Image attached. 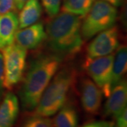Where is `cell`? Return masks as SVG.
<instances>
[{
    "label": "cell",
    "mask_w": 127,
    "mask_h": 127,
    "mask_svg": "<svg viewBox=\"0 0 127 127\" xmlns=\"http://www.w3.org/2000/svg\"><path fill=\"white\" fill-rule=\"evenodd\" d=\"M102 93L90 78H84L81 83V103L83 109L90 114H97L100 109Z\"/></svg>",
    "instance_id": "9c48e42d"
},
{
    "label": "cell",
    "mask_w": 127,
    "mask_h": 127,
    "mask_svg": "<svg viewBox=\"0 0 127 127\" xmlns=\"http://www.w3.org/2000/svg\"><path fill=\"white\" fill-rule=\"evenodd\" d=\"M103 1L108 2L110 4L113 5L115 7L121 6L123 3V1H124V0H103Z\"/></svg>",
    "instance_id": "603a6c76"
},
{
    "label": "cell",
    "mask_w": 127,
    "mask_h": 127,
    "mask_svg": "<svg viewBox=\"0 0 127 127\" xmlns=\"http://www.w3.org/2000/svg\"><path fill=\"white\" fill-rule=\"evenodd\" d=\"M113 62L114 55H109L93 59L87 57L84 63L85 69L92 81L99 87L106 97H109L112 91Z\"/></svg>",
    "instance_id": "8992f818"
},
{
    "label": "cell",
    "mask_w": 127,
    "mask_h": 127,
    "mask_svg": "<svg viewBox=\"0 0 127 127\" xmlns=\"http://www.w3.org/2000/svg\"><path fill=\"white\" fill-rule=\"evenodd\" d=\"M95 0H64L62 11L85 16L91 9Z\"/></svg>",
    "instance_id": "2e32d148"
},
{
    "label": "cell",
    "mask_w": 127,
    "mask_h": 127,
    "mask_svg": "<svg viewBox=\"0 0 127 127\" xmlns=\"http://www.w3.org/2000/svg\"><path fill=\"white\" fill-rule=\"evenodd\" d=\"M18 29V18L14 12L0 15V50L14 43Z\"/></svg>",
    "instance_id": "8fae6325"
},
{
    "label": "cell",
    "mask_w": 127,
    "mask_h": 127,
    "mask_svg": "<svg viewBox=\"0 0 127 127\" xmlns=\"http://www.w3.org/2000/svg\"><path fill=\"white\" fill-rule=\"evenodd\" d=\"M119 45V31L117 26L99 32L87 47V57L97 58L111 55Z\"/></svg>",
    "instance_id": "52a82bcc"
},
{
    "label": "cell",
    "mask_w": 127,
    "mask_h": 127,
    "mask_svg": "<svg viewBox=\"0 0 127 127\" xmlns=\"http://www.w3.org/2000/svg\"><path fill=\"white\" fill-rule=\"evenodd\" d=\"M1 50L4 66V87L11 89L22 78L26 63L27 50L17 43H13Z\"/></svg>",
    "instance_id": "5b68a950"
},
{
    "label": "cell",
    "mask_w": 127,
    "mask_h": 127,
    "mask_svg": "<svg viewBox=\"0 0 127 127\" xmlns=\"http://www.w3.org/2000/svg\"><path fill=\"white\" fill-rule=\"evenodd\" d=\"M46 37L47 35L43 24L37 23L17 31L15 40L25 49L33 50L40 45Z\"/></svg>",
    "instance_id": "ba28073f"
},
{
    "label": "cell",
    "mask_w": 127,
    "mask_h": 127,
    "mask_svg": "<svg viewBox=\"0 0 127 127\" xmlns=\"http://www.w3.org/2000/svg\"><path fill=\"white\" fill-rule=\"evenodd\" d=\"M127 68V47L122 46L117 49L115 56H114L112 76L111 82L112 90L118 83L122 81L126 74Z\"/></svg>",
    "instance_id": "5bb4252c"
},
{
    "label": "cell",
    "mask_w": 127,
    "mask_h": 127,
    "mask_svg": "<svg viewBox=\"0 0 127 127\" xmlns=\"http://www.w3.org/2000/svg\"><path fill=\"white\" fill-rule=\"evenodd\" d=\"M52 18L46 28L50 49L61 57L78 53L83 45L81 17L62 11Z\"/></svg>",
    "instance_id": "7a4b0ae2"
},
{
    "label": "cell",
    "mask_w": 127,
    "mask_h": 127,
    "mask_svg": "<svg viewBox=\"0 0 127 127\" xmlns=\"http://www.w3.org/2000/svg\"><path fill=\"white\" fill-rule=\"evenodd\" d=\"M74 78L73 68H64L55 75L41 96L34 114L49 117L57 113L66 104Z\"/></svg>",
    "instance_id": "3957f363"
},
{
    "label": "cell",
    "mask_w": 127,
    "mask_h": 127,
    "mask_svg": "<svg viewBox=\"0 0 127 127\" xmlns=\"http://www.w3.org/2000/svg\"><path fill=\"white\" fill-rule=\"evenodd\" d=\"M4 59L2 53L0 52V96L1 95L4 90Z\"/></svg>",
    "instance_id": "44dd1931"
},
{
    "label": "cell",
    "mask_w": 127,
    "mask_h": 127,
    "mask_svg": "<svg viewBox=\"0 0 127 127\" xmlns=\"http://www.w3.org/2000/svg\"><path fill=\"white\" fill-rule=\"evenodd\" d=\"M27 1L28 0H15V3H16L18 10H21Z\"/></svg>",
    "instance_id": "cb8c5ba5"
},
{
    "label": "cell",
    "mask_w": 127,
    "mask_h": 127,
    "mask_svg": "<svg viewBox=\"0 0 127 127\" xmlns=\"http://www.w3.org/2000/svg\"><path fill=\"white\" fill-rule=\"evenodd\" d=\"M21 127H54L52 121L48 117L34 114L23 123Z\"/></svg>",
    "instance_id": "e0dca14e"
},
{
    "label": "cell",
    "mask_w": 127,
    "mask_h": 127,
    "mask_svg": "<svg viewBox=\"0 0 127 127\" xmlns=\"http://www.w3.org/2000/svg\"><path fill=\"white\" fill-rule=\"evenodd\" d=\"M83 127H116L113 123L105 122V121H97L88 123Z\"/></svg>",
    "instance_id": "7402d4cb"
},
{
    "label": "cell",
    "mask_w": 127,
    "mask_h": 127,
    "mask_svg": "<svg viewBox=\"0 0 127 127\" xmlns=\"http://www.w3.org/2000/svg\"><path fill=\"white\" fill-rule=\"evenodd\" d=\"M127 83L125 80L118 83L112 88L111 93L104 104V114L105 117H117L123 109L127 107Z\"/></svg>",
    "instance_id": "30bf717a"
},
{
    "label": "cell",
    "mask_w": 127,
    "mask_h": 127,
    "mask_svg": "<svg viewBox=\"0 0 127 127\" xmlns=\"http://www.w3.org/2000/svg\"><path fill=\"white\" fill-rule=\"evenodd\" d=\"M53 123L54 127H78V115L76 109L71 104H65L57 112Z\"/></svg>",
    "instance_id": "9a60e30c"
},
{
    "label": "cell",
    "mask_w": 127,
    "mask_h": 127,
    "mask_svg": "<svg viewBox=\"0 0 127 127\" xmlns=\"http://www.w3.org/2000/svg\"><path fill=\"white\" fill-rule=\"evenodd\" d=\"M117 127H127V109L125 107L123 111L116 117Z\"/></svg>",
    "instance_id": "ffe728a7"
},
{
    "label": "cell",
    "mask_w": 127,
    "mask_h": 127,
    "mask_svg": "<svg viewBox=\"0 0 127 127\" xmlns=\"http://www.w3.org/2000/svg\"><path fill=\"white\" fill-rule=\"evenodd\" d=\"M18 15V28L23 29L37 22L42 14V6L38 0H28Z\"/></svg>",
    "instance_id": "4fadbf2b"
},
{
    "label": "cell",
    "mask_w": 127,
    "mask_h": 127,
    "mask_svg": "<svg viewBox=\"0 0 127 127\" xmlns=\"http://www.w3.org/2000/svg\"><path fill=\"white\" fill-rule=\"evenodd\" d=\"M19 104L17 97L8 93L0 104V127H13L18 117Z\"/></svg>",
    "instance_id": "7c38bea8"
},
{
    "label": "cell",
    "mask_w": 127,
    "mask_h": 127,
    "mask_svg": "<svg viewBox=\"0 0 127 127\" xmlns=\"http://www.w3.org/2000/svg\"><path fill=\"white\" fill-rule=\"evenodd\" d=\"M57 55H41L31 64L29 70L20 91V99L24 111L36 108L41 96L62 62Z\"/></svg>",
    "instance_id": "6da1fadb"
},
{
    "label": "cell",
    "mask_w": 127,
    "mask_h": 127,
    "mask_svg": "<svg viewBox=\"0 0 127 127\" xmlns=\"http://www.w3.org/2000/svg\"><path fill=\"white\" fill-rule=\"evenodd\" d=\"M42 6L50 18H53L59 13L62 0H41Z\"/></svg>",
    "instance_id": "ac0fdd59"
},
{
    "label": "cell",
    "mask_w": 127,
    "mask_h": 127,
    "mask_svg": "<svg viewBox=\"0 0 127 127\" xmlns=\"http://www.w3.org/2000/svg\"><path fill=\"white\" fill-rule=\"evenodd\" d=\"M18 9L15 0H0V15L8 14L10 12L16 13Z\"/></svg>",
    "instance_id": "d6986e66"
},
{
    "label": "cell",
    "mask_w": 127,
    "mask_h": 127,
    "mask_svg": "<svg viewBox=\"0 0 127 127\" xmlns=\"http://www.w3.org/2000/svg\"><path fill=\"white\" fill-rule=\"evenodd\" d=\"M118 11L113 5L103 0H95L81 23L82 37L88 40L114 26Z\"/></svg>",
    "instance_id": "277c9868"
}]
</instances>
